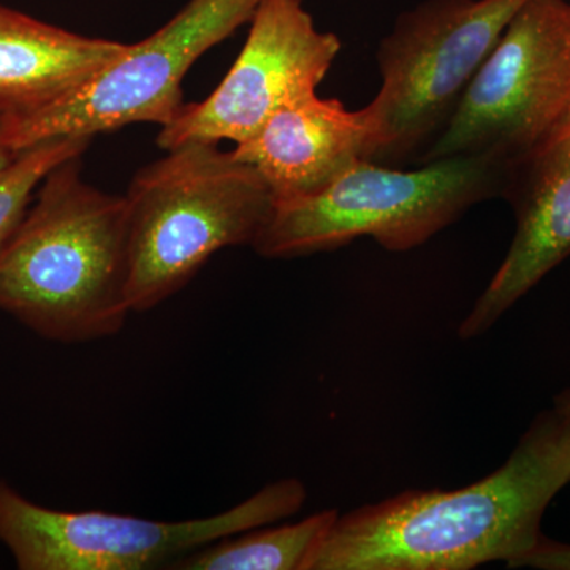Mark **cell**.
I'll list each match as a JSON object with an SVG mask.
<instances>
[{
	"label": "cell",
	"instance_id": "obj_15",
	"mask_svg": "<svg viewBox=\"0 0 570 570\" xmlns=\"http://www.w3.org/2000/svg\"><path fill=\"white\" fill-rule=\"evenodd\" d=\"M513 568L570 570V543L557 542L543 535L539 546L521 558Z\"/></svg>",
	"mask_w": 570,
	"mask_h": 570
},
{
	"label": "cell",
	"instance_id": "obj_14",
	"mask_svg": "<svg viewBox=\"0 0 570 570\" xmlns=\"http://www.w3.org/2000/svg\"><path fill=\"white\" fill-rule=\"evenodd\" d=\"M91 141L92 137L52 138L17 154L0 174V247L20 224L48 174L66 160L82 156Z\"/></svg>",
	"mask_w": 570,
	"mask_h": 570
},
{
	"label": "cell",
	"instance_id": "obj_2",
	"mask_svg": "<svg viewBox=\"0 0 570 570\" xmlns=\"http://www.w3.org/2000/svg\"><path fill=\"white\" fill-rule=\"evenodd\" d=\"M127 292L126 197L86 183L81 156L66 160L0 247V313L45 340L86 343L121 332Z\"/></svg>",
	"mask_w": 570,
	"mask_h": 570
},
{
	"label": "cell",
	"instance_id": "obj_11",
	"mask_svg": "<svg viewBox=\"0 0 570 570\" xmlns=\"http://www.w3.org/2000/svg\"><path fill=\"white\" fill-rule=\"evenodd\" d=\"M376 141L367 107L351 111L313 92L279 108L232 154L262 176L275 202H283L321 193L360 160H371Z\"/></svg>",
	"mask_w": 570,
	"mask_h": 570
},
{
	"label": "cell",
	"instance_id": "obj_7",
	"mask_svg": "<svg viewBox=\"0 0 570 570\" xmlns=\"http://www.w3.org/2000/svg\"><path fill=\"white\" fill-rule=\"evenodd\" d=\"M570 104V2L524 0L419 165L487 156L509 165L542 145Z\"/></svg>",
	"mask_w": 570,
	"mask_h": 570
},
{
	"label": "cell",
	"instance_id": "obj_13",
	"mask_svg": "<svg viewBox=\"0 0 570 570\" xmlns=\"http://www.w3.org/2000/svg\"><path fill=\"white\" fill-rule=\"evenodd\" d=\"M337 510H322L298 523L255 528L230 535L175 561L178 570H306Z\"/></svg>",
	"mask_w": 570,
	"mask_h": 570
},
{
	"label": "cell",
	"instance_id": "obj_12",
	"mask_svg": "<svg viewBox=\"0 0 570 570\" xmlns=\"http://www.w3.org/2000/svg\"><path fill=\"white\" fill-rule=\"evenodd\" d=\"M127 47L0 6V118L40 110L77 91Z\"/></svg>",
	"mask_w": 570,
	"mask_h": 570
},
{
	"label": "cell",
	"instance_id": "obj_17",
	"mask_svg": "<svg viewBox=\"0 0 570 570\" xmlns=\"http://www.w3.org/2000/svg\"><path fill=\"white\" fill-rule=\"evenodd\" d=\"M17 154L18 153L11 151L9 146H7L6 142L2 141V138H0V174L9 167L11 160L17 157Z\"/></svg>",
	"mask_w": 570,
	"mask_h": 570
},
{
	"label": "cell",
	"instance_id": "obj_9",
	"mask_svg": "<svg viewBox=\"0 0 570 570\" xmlns=\"http://www.w3.org/2000/svg\"><path fill=\"white\" fill-rule=\"evenodd\" d=\"M249 22L245 47L212 96L183 105L160 127L165 151L249 140L284 105L317 92L343 48L335 33L318 31L303 0H261Z\"/></svg>",
	"mask_w": 570,
	"mask_h": 570
},
{
	"label": "cell",
	"instance_id": "obj_8",
	"mask_svg": "<svg viewBox=\"0 0 570 570\" xmlns=\"http://www.w3.org/2000/svg\"><path fill=\"white\" fill-rule=\"evenodd\" d=\"M261 0H189L148 39L40 110L0 118V138L14 153L61 137H96L130 124L167 126L183 108L181 85L206 51L253 20Z\"/></svg>",
	"mask_w": 570,
	"mask_h": 570
},
{
	"label": "cell",
	"instance_id": "obj_4",
	"mask_svg": "<svg viewBox=\"0 0 570 570\" xmlns=\"http://www.w3.org/2000/svg\"><path fill=\"white\" fill-rule=\"evenodd\" d=\"M508 165L460 156L400 170L360 160L324 190L275 202L254 242L265 258L326 253L370 236L392 253L425 245L480 202L501 197Z\"/></svg>",
	"mask_w": 570,
	"mask_h": 570
},
{
	"label": "cell",
	"instance_id": "obj_16",
	"mask_svg": "<svg viewBox=\"0 0 570 570\" xmlns=\"http://www.w3.org/2000/svg\"><path fill=\"white\" fill-rule=\"evenodd\" d=\"M553 407L570 419V387L562 390L554 396Z\"/></svg>",
	"mask_w": 570,
	"mask_h": 570
},
{
	"label": "cell",
	"instance_id": "obj_10",
	"mask_svg": "<svg viewBox=\"0 0 570 570\" xmlns=\"http://www.w3.org/2000/svg\"><path fill=\"white\" fill-rule=\"evenodd\" d=\"M501 197L515 214V235L504 261L461 322V340L485 335L569 257L570 126L509 165Z\"/></svg>",
	"mask_w": 570,
	"mask_h": 570
},
{
	"label": "cell",
	"instance_id": "obj_6",
	"mask_svg": "<svg viewBox=\"0 0 570 570\" xmlns=\"http://www.w3.org/2000/svg\"><path fill=\"white\" fill-rule=\"evenodd\" d=\"M306 498L302 480L281 479L223 513L157 521L48 509L0 482V542L21 570L168 569L217 540L295 515Z\"/></svg>",
	"mask_w": 570,
	"mask_h": 570
},
{
	"label": "cell",
	"instance_id": "obj_5",
	"mask_svg": "<svg viewBox=\"0 0 570 570\" xmlns=\"http://www.w3.org/2000/svg\"><path fill=\"white\" fill-rule=\"evenodd\" d=\"M524 0H425L379 43L381 88L366 105L377 126L371 160L419 163Z\"/></svg>",
	"mask_w": 570,
	"mask_h": 570
},
{
	"label": "cell",
	"instance_id": "obj_3",
	"mask_svg": "<svg viewBox=\"0 0 570 570\" xmlns=\"http://www.w3.org/2000/svg\"><path fill=\"white\" fill-rule=\"evenodd\" d=\"M124 197L132 313L181 291L225 247L253 246L275 208L262 176L214 142L168 149L138 171Z\"/></svg>",
	"mask_w": 570,
	"mask_h": 570
},
{
	"label": "cell",
	"instance_id": "obj_1",
	"mask_svg": "<svg viewBox=\"0 0 570 570\" xmlns=\"http://www.w3.org/2000/svg\"><path fill=\"white\" fill-rule=\"evenodd\" d=\"M570 483V419L539 412L501 468L456 490H406L337 515L306 570L512 568Z\"/></svg>",
	"mask_w": 570,
	"mask_h": 570
},
{
	"label": "cell",
	"instance_id": "obj_18",
	"mask_svg": "<svg viewBox=\"0 0 570 570\" xmlns=\"http://www.w3.org/2000/svg\"><path fill=\"white\" fill-rule=\"evenodd\" d=\"M569 126H570V104L568 107V111H566L564 118H562V121L560 122V126L557 127V130L564 129V127H569ZM557 130H554V132H557Z\"/></svg>",
	"mask_w": 570,
	"mask_h": 570
}]
</instances>
